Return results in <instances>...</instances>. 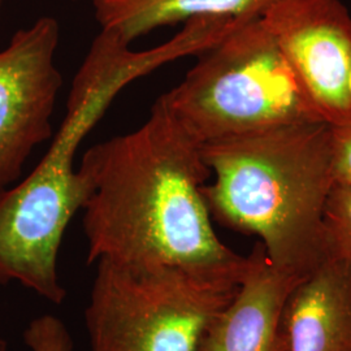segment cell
Returning <instances> with one entry per match:
<instances>
[{
  "label": "cell",
  "instance_id": "8fae6325",
  "mask_svg": "<svg viewBox=\"0 0 351 351\" xmlns=\"http://www.w3.org/2000/svg\"><path fill=\"white\" fill-rule=\"evenodd\" d=\"M329 258L351 263V188L335 184L324 211Z\"/></svg>",
  "mask_w": 351,
  "mask_h": 351
},
{
  "label": "cell",
  "instance_id": "7c38bea8",
  "mask_svg": "<svg viewBox=\"0 0 351 351\" xmlns=\"http://www.w3.org/2000/svg\"><path fill=\"white\" fill-rule=\"evenodd\" d=\"M24 342L30 351H73L69 329L55 315L33 319L24 330Z\"/></svg>",
  "mask_w": 351,
  "mask_h": 351
},
{
  "label": "cell",
  "instance_id": "7a4b0ae2",
  "mask_svg": "<svg viewBox=\"0 0 351 351\" xmlns=\"http://www.w3.org/2000/svg\"><path fill=\"white\" fill-rule=\"evenodd\" d=\"M233 26L224 17L194 19L175 37L142 51L101 30L75 73L49 150L24 181L0 194V276L29 288L59 280L65 230L90 194L86 177L75 167L81 143L128 85L211 49Z\"/></svg>",
  "mask_w": 351,
  "mask_h": 351
},
{
  "label": "cell",
  "instance_id": "30bf717a",
  "mask_svg": "<svg viewBox=\"0 0 351 351\" xmlns=\"http://www.w3.org/2000/svg\"><path fill=\"white\" fill-rule=\"evenodd\" d=\"M275 0H93L101 30L132 45L164 26L202 17L245 19L262 14Z\"/></svg>",
  "mask_w": 351,
  "mask_h": 351
},
{
  "label": "cell",
  "instance_id": "277c9868",
  "mask_svg": "<svg viewBox=\"0 0 351 351\" xmlns=\"http://www.w3.org/2000/svg\"><path fill=\"white\" fill-rule=\"evenodd\" d=\"M95 265L85 308L88 351H195L236 295L246 256L217 267Z\"/></svg>",
  "mask_w": 351,
  "mask_h": 351
},
{
  "label": "cell",
  "instance_id": "5bb4252c",
  "mask_svg": "<svg viewBox=\"0 0 351 351\" xmlns=\"http://www.w3.org/2000/svg\"><path fill=\"white\" fill-rule=\"evenodd\" d=\"M0 351H8V343L1 336H0Z\"/></svg>",
  "mask_w": 351,
  "mask_h": 351
},
{
  "label": "cell",
  "instance_id": "8992f818",
  "mask_svg": "<svg viewBox=\"0 0 351 351\" xmlns=\"http://www.w3.org/2000/svg\"><path fill=\"white\" fill-rule=\"evenodd\" d=\"M60 25L42 16L0 51V194L23 173L33 150L52 137V113L63 88L55 56Z\"/></svg>",
  "mask_w": 351,
  "mask_h": 351
},
{
  "label": "cell",
  "instance_id": "9c48e42d",
  "mask_svg": "<svg viewBox=\"0 0 351 351\" xmlns=\"http://www.w3.org/2000/svg\"><path fill=\"white\" fill-rule=\"evenodd\" d=\"M282 326L287 351H351V263L328 258L303 277Z\"/></svg>",
  "mask_w": 351,
  "mask_h": 351
},
{
  "label": "cell",
  "instance_id": "5b68a950",
  "mask_svg": "<svg viewBox=\"0 0 351 351\" xmlns=\"http://www.w3.org/2000/svg\"><path fill=\"white\" fill-rule=\"evenodd\" d=\"M163 95L201 145L275 126L326 121L261 14L239 20Z\"/></svg>",
  "mask_w": 351,
  "mask_h": 351
},
{
  "label": "cell",
  "instance_id": "3957f363",
  "mask_svg": "<svg viewBox=\"0 0 351 351\" xmlns=\"http://www.w3.org/2000/svg\"><path fill=\"white\" fill-rule=\"evenodd\" d=\"M203 186L219 224L256 236L277 268L306 276L329 258L324 211L335 185L326 121L275 126L202 145Z\"/></svg>",
  "mask_w": 351,
  "mask_h": 351
},
{
  "label": "cell",
  "instance_id": "ba28073f",
  "mask_svg": "<svg viewBox=\"0 0 351 351\" xmlns=\"http://www.w3.org/2000/svg\"><path fill=\"white\" fill-rule=\"evenodd\" d=\"M303 277L277 268L263 245L255 243L236 295L207 326L195 351H287L284 308Z\"/></svg>",
  "mask_w": 351,
  "mask_h": 351
},
{
  "label": "cell",
  "instance_id": "6da1fadb",
  "mask_svg": "<svg viewBox=\"0 0 351 351\" xmlns=\"http://www.w3.org/2000/svg\"><path fill=\"white\" fill-rule=\"evenodd\" d=\"M78 169L90 188L88 264L217 267L242 256L213 229L203 197L211 169L164 95L136 130L90 147Z\"/></svg>",
  "mask_w": 351,
  "mask_h": 351
},
{
  "label": "cell",
  "instance_id": "52a82bcc",
  "mask_svg": "<svg viewBox=\"0 0 351 351\" xmlns=\"http://www.w3.org/2000/svg\"><path fill=\"white\" fill-rule=\"evenodd\" d=\"M330 125L351 120V17L339 0H275L262 14Z\"/></svg>",
  "mask_w": 351,
  "mask_h": 351
},
{
  "label": "cell",
  "instance_id": "4fadbf2b",
  "mask_svg": "<svg viewBox=\"0 0 351 351\" xmlns=\"http://www.w3.org/2000/svg\"><path fill=\"white\" fill-rule=\"evenodd\" d=\"M335 184L351 188V120L330 125Z\"/></svg>",
  "mask_w": 351,
  "mask_h": 351
},
{
  "label": "cell",
  "instance_id": "9a60e30c",
  "mask_svg": "<svg viewBox=\"0 0 351 351\" xmlns=\"http://www.w3.org/2000/svg\"><path fill=\"white\" fill-rule=\"evenodd\" d=\"M3 1H4V0H0V10H1V5H3Z\"/></svg>",
  "mask_w": 351,
  "mask_h": 351
}]
</instances>
